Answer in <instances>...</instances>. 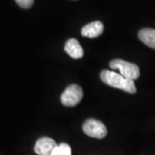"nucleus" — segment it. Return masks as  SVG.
I'll return each instance as SVG.
<instances>
[{
  "label": "nucleus",
  "mask_w": 155,
  "mask_h": 155,
  "mask_svg": "<svg viewBox=\"0 0 155 155\" xmlns=\"http://www.w3.org/2000/svg\"><path fill=\"white\" fill-rule=\"evenodd\" d=\"M17 4L23 9H28L33 5L34 0H15Z\"/></svg>",
  "instance_id": "nucleus-10"
},
{
  "label": "nucleus",
  "mask_w": 155,
  "mask_h": 155,
  "mask_svg": "<svg viewBox=\"0 0 155 155\" xmlns=\"http://www.w3.org/2000/svg\"><path fill=\"white\" fill-rule=\"evenodd\" d=\"M52 155H72V149L67 143H61L57 146Z\"/></svg>",
  "instance_id": "nucleus-9"
},
{
  "label": "nucleus",
  "mask_w": 155,
  "mask_h": 155,
  "mask_svg": "<svg viewBox=\"0 0 155 155\" xmlns=\"http://www.w3.org/2000/svg\"><path fill=\"white\" fill-rule=\"evenodd\" d=\"M65 51L72 59H80L84 56V49L76 39H69L65 45Z\"/></svg>",
  "instance_id": "nucleus-7"
},
{
  "label": "nucleus",
  "mask_w": 155,
  "mask_h": 155,
  "mask_svg": "<svg viewBox=\"0 0 155 155\" xmlns=\"http://www.w3.org/2000/svg\"><path fill=\"white\" fill-rule=\"evenodd\" d=\"M112 69H117L120 71V74L127 79L134 80L140 77V68L137 65L130 63L123 60H113L110 63Z\"/></svg>",
  "instance_id": "nucleus-2"
},
{
  "label": "nucleus",
  "mask_w": 155,
  "mask_h": 155,
  "mask_svg": "<svg viewBox=\"0 0 155 155\" xmlns=\"http://www.w3.org/2000/svg\"><path fill=\"white\" fill-rule=\"evenodd\" d=\"M139 39L147 46L155 49V29L142 28L138 34Z\"/></svg>",
  "instance_id": "nucleus-8"
},
{
  "label": "nucleus",
  "mask_w": 155,
  "mask_h": 155,
  "mask_svg": "<svg viewBox=\"0 0 155 155\" xmlns=\"http://www.w3.org/2000/svg\"><path fill=\"white\" fill-rule=\"evenodd\" d=\"M83 131L90 137L103 139L107 135V128L102 122L95 119L86 120L83 125Z\"/></svg>",
  "instance_id": "nucleus-4"
},
{
  "label": "nucleus",
  "mask_w": 155,
  "mask_h": 155,
  "mask_svg": "<svg viewBox=\"0 0 155 155\" xmlns=\"http://www.w3.org/2000/svg\"><path fill=\"white\" fill-rule=\"evenodd\" d=\"M104 27L103 22L100 21H95L84 26L81 29V34L85 37L96 38L104 32Z\"/></svg>",
  "instance_id": "nucleus-6"
},
{
  "label": "nucleus",
  "mask_w": 155,
  "mask_h": 155,
  "mask_svg": "<svg viewBox=\"0 0 155 155\" xmlns=\"http://www.w3.org/2000/svg\"><path fill=\"white\" fill-rule=\"evenodd\" d=\"M57 146L58 145L56 144L53 139L49 137H42L36 141L34 150L38 155H52Z\"/></svg>",
  "instance_id": "nucleus-5"
},
{
  "label": "nucleus",
  "mask_w": 155,
  "mask_h": 155,
  "mask_svg": "<svg viewBox=\"0 0 155 155\" xmlns=\"http://www.w3.org/2000/svg\"><path fill=\"white\" fill-rule=\"evenodd\" d=\"M100 78L104 83L111 87L121 89L130 94H134L136 92V87L134 83V80L127 79L116 72L110 70H103L100 73Z\"/></svg>",
  "instance_id": "nucleus-1"
},
{
  "label": "nucleus",
  "mask_w": 155,
  "mask_h": 155,
  "mask_svg": "<svg viewBox=\"0 0 155 155\" xmlns=\"http://www.w3.org/2000/svg\"><path fill=\"white\" fill-rule=\"evenodd\" d=\"M83 97L82 88L78 84H71L67 87L61 97V103L67 107L76 106Z\"/></svg>",
  "instance_id": "nucleus-3"
}]
</instances>
